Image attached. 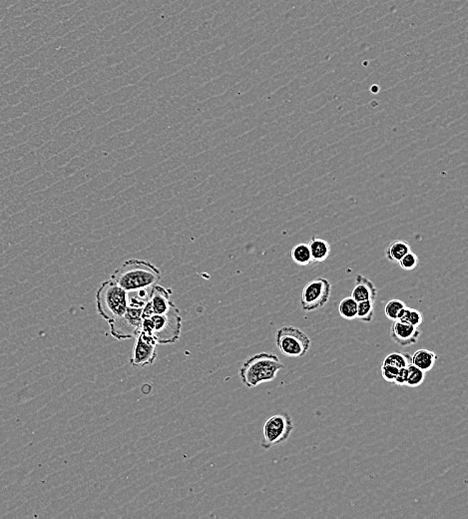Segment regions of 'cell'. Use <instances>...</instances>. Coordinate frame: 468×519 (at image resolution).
<instances>
[{
	"label": "cell",
	"mask_w": 468,
	"mask_h": 519,
	"mask_svg": "<svg viewBox=\"0 0 468 519\" xmlns=\"http://www.w3.org/2000/svg\"><path fill=\"white\" fill-rule=\"evenodd\" d=\"M161 278V272L150 262L129 260L117 269L111 276L115 283L127 293L149 289Z\"/></svg>",
	"instance_id": "6da1fadb"
},
{
	"label": "cell",
	"mask_w": 468,
	"mask_h": 519,
	"mask_svg": "<svg viewBox=\"0 0 468 519\" xmlns=\"http://www.w3.org/2000/svg\"><path fill=\"white\" fill-rule=\"evenodd\" d=\"M284 368V364L276 354L261 353L247 359L240 369L239 374L242 383L247 388L253 389L274 381L278 373Z\"/></svg>",
	"instance_id": "7a4b0ae2"
},
{
	"label": "cell",
	"mask_w": 468,
	"mask_h": 519,
	"mask_svg": "<svg viewBox=\"0 0 468 519\" xmlns=\"http://www.w3.org/2000/svg\"><path fill=\"white\" fill-rule=\"evenodd\" d=\"M400 369L397 368V366L382 364V368H380V371H382V378H384L385 381H389V383L395 384V379H397Z\"/></svg>",
	"instance_id": "cb8c5ba5"
},
{
	"label": "cell",
	"mask_w": 468,
	"mask_h": 519,
	"mask_svg": "<svg viewBox=\"0 0 468 519\" xmlns=\"http://www.w3.org/2000/svg\"><path fill=\"white\" fill-rule=\"evenodd\" d=\"M375 318V301H362L357 303V319L364 323H370Z\"/></svg>",
	"instance_id": "d6986e66"
},
{
	"label": "cell",
	"mask_w": 468,
	"mask_h": 519,
	"mask_svg": "<svg viewBox=\"0 0 468 519\" xmlns=\"http://www.w3.org/2000/svg\"><path fill=\"white\" fill-rule=\"evenodd\" d=\"M330 293H332V284L329 279L325 278L312 279L302 289V309L309 313L322 308L329 302Z\"/></svg>",
	"instance_id": "52a82bcc"
},
{
	"label": "cell",
	"mask_w": 468,
	"mask_h": 519,
	"mask_svg": "<svg viewBox=\"0 0 468 519\" xmlns=\"http://www.w3.org/2000/svg\"><path fill=\"white\" fill-rule=\"evenodd\" d=\"M412 251V247L407 243V242L402 241V240H397V241L392 242L387 247L385 254H387V258L392 262H400L405 255Z\"/></svg>",
	"instance_id": "9a60e30c"
},
{
	"label": "cell",
	"mask_w": 468,
	"mask_h": 519,
	"mask_svg": "<svg viewBox=\"0 0 468 519\" xmlns=\"http://www.w3.org/2000/svg\"><path fill=\"white\" fill-rule=\"evenodd\" d=\"M97 312L107 321L120 318L129 308V294L113 279L102 283L96 293Z\"/></svg>",
	"instance_id": "277c9868"
},
{
	"label": "cell",
	"mask_w": 468,
	"mask_h": 519,
	"mask_svg": "<svg viewBox=\"0 0 468 519\" xmlns=\"http://www.w3.org/2000/svg\"><path fill=\"white\" fill-rule=\"evenodd\" d=\"M312 262L322 263L329 258L330 254V245L327 240L314 237L309 243Z\"/></svg>",
	"instance_id": "5bb4252c"
},
{
	"label": "cell",
	"mask_w": 468,
	"mask_h": 519,
	"mask_svg": "<svg viewBox=\"0 0 468 519\" xmlns=\"http://www.w3.org/2000/svg\"><path fill=\"white\" fill-rule=\"evenodd\" d=\"M437 359H439V356L434 351L422 349L415 351L414 356H412V364L424 373H427L434 369Z\"/></svg>",
	"instance_id": "4fadbf2b"
},
{
	"label": "cell",
	"mask_w": 468,
	"mask_h": 519,
	"mask_svg": "<svg viewBox=\"0 0 468 519\" xmlns=\"http://www.w3.org/2000/svg\"><path fill=\"white\" fill-rule=\"evenodd\" d=\"M405 307V302L400 301V299H390L387 302L385 307V314L387 318L392 319V321H397V317Z\"/></svg>",
	"instance_id": "7402d4cb"
},
{
	"label": "cell",
	"mask_w": 468,
	"mask_h": 519,
	"mask_svg": "<svg viewBox=\"0 0 468 519\" xmlns=\"http://www.w3.org/2000/svg\"><path fill=\"white\" fill-rule=\"evenodd\" d=\"M181 329L182 318L174 306L167 313L143 318L140 331L153 338L158 344H172L180 339Z\"/></svg>",
	"instance_id": "3957f363"
},
{
	"label": "cell",
	"mask_w": 468,
	"mask_h": 519,
	"mask_svg": "<svg viewBox=\"0 0 468 519\" xmlns=\"http://www.w3.org/2000/svg\"><path fill=\"white\" fill-rule=\"evenodd\" d=\"M171 289L164 287L155 286L150 289L148 301L146 302L142 312V317L147 318L151 314H160L167 313L175 306L171 301Z\"/></svg>",
	"instance_id": "30bf717a"
},
{
	"label": "cell",
	"mask_w": 468,
	"mask_h": 519,
	"mask_svg": "<svg viewBox=\"0 0 468 519\" xmlns=\"http://www.w3.org/2000/svg\"><path fill=\"white\" fill-rule=\"evenodd\" d=\"M294 431L292 418L286 411L275 414L264 424L261 446L265 449L272 448L278 444L288 441Z\"/></svg>",
	"instance_id": "8992f818"
},
{
	"label": "cell",
	"mask_w": 468,
	"mask_h": 519,
	"mask_svg": "<svg viewBox=\"0 0 468 519\" xmlns=\"http://www.w3.org/2000/svg\"><path fill=\"white\" fill-rule=\"evenodd\" d=\"M291 256L292 261L299 266H309L312 263L309 244L300 243L292 247Z\"/></svg>",
	"instance_id": "2e32d148"
},
{
	"label": "cell",
	"mask_w": 468,
	"mask_h": 519,
	"mask_svg": "<svg viewBox=\"0 0 468 519\" xmlns=\"http://www.w3.org/2000/svg\"><path fill=\"white\" fill-rule=\"evenodd\" d=\"M142 312H143V308L129 306L123 316L109 322L111 336L119 341L135 338L141 329L142 319H143Z\"/></svg>",
	"instance_id": "ba28073f"
},
{
	"label": "cell",
	"mask_w": 468,
	"mask_h": 519,
	"mask_svg": "<svg viewBox=\"0 0 468 519\" xmlns=\"http://www.w3.org/2000/svg\"><path fill=\"white\" fill-rule=\"evenodd\" d=\"M135 339L136 341H135L133 353H132L130 363L134 368H144V366L153 364L157 358L158 344L156 341L141 331H139V333L135 336Z\"/></svg>",
	"instance_id": "9c48e42d"
},
{
	"label": "cell",
	"mask_w": 468,
	"mask_h": 519,
	"mask_svg": "<svg viewBox=\"0 0 468 519\" xmlns=\"http://www.w3.org/2000/svg\"><path fill=\"white\" fill-rule=\"evenodd\" d=\"M339 313L342 318L349 319V321L357 319V302L352 297L342 299L339 304Z\"/></svg>",
	"instance_id": "ac0fdd59"
},
{
	"label": "cell",
	"mask_w": 468,
	"mask_h": 519,
	"mask_svg": "<svg viewBox=\"0 0 468 519\" xmlns=\"http://www.w3.org/2000/svg\"><path fill=\"white\" fill-rule=\"evenodd\" d=\"M419 259L417 255L410 251L402 257L399 263L400 268L405 269V271H412L419 266Z\"/></svg>",
	"instance_id": "603a6c76"
},
{
	"label": "cell",
	"mask_w": 468,
	"mask_h": 519,
	"mask_svg": "<svg viewBox=\"0 0 468 519\" xmlns=\"http://www.w3.org/2000/svg\"><path fill=\"white\" fill-rule=\"evenodd\" d=\"M384 364L397 366L399 369H404L412 364V356L409 354L392 353L385 359Z\"/></svg>",
	"instance_id": "44dd1931"
},
{
	"label": "cell",
	"mask_w": 468,
	"mask_h": 519,
	"mask_svg": "<svg viewBox=\"0 0 468 519\" xmlns=\"http://www.w3.org/2000/svg\"><path fill=\"white\" fill-rule=\"evenodd\" d=\"M407 368L400 369L399 374H397V379H395V384L397 386H405L407 384Z\"/></svg>",
	"instance_id": "d4e9b609"
},
{
	"label": "cell",
	"mask_w": 468,
	"mask_h": 519,
	"mask_svg": "<svg viewBox=\"0 0 468 519\" xmlns=\"http://www.w3.org/2000/svg\"><path fill=\"white\" fill-rule=\"evenodd\" d=\"M422 331L419 327L404 323V322L394 321L392 329H390V336L394 339L395 344L405 348L417 344L419 341Z\"/></svg>",
	"instance_id": "8fae6325"
},
{
	"label": "cell",
	"mask_w": 468,
	"mask_h": 519,
	"mask_svg": "<svg viewBox=\"0 0 468 519\" xmlns=\"http://www.w3.org/2000/svg\"><path fill=\"white\" fill-rule=\"evenodd\" d=\"M350 297L355 299L357 303L362 301H375L377 297V289L374 282L359 274L355 277V286Z\"/></svg>",
	"instance_id": "7c38bea8"
},
{
	"label": "cell",
	"mask_w": 468,
	"mask_h": 519,
	"mask_svg": "<svg viewBox=\"0 0 468 519\" xmlns=\"http://www.w3.org/2000/svg\"><path fill=\"white\" fill-rule=\"evenodd\" d=\"M397 321L404 322V323L412 324V326L419 327L424 322V317H422V312H419V309L409 308V307L405 306L400 311L399 317H397Z\"/></svg>",
	"instance_id": "e0dca14e"
},
{
	"label": "cell",
	"mask_w": 468,
	"mask_h": 519,
	"mask_svg": "<svg viewBox=\"0 0 468 519\" xmlns=\"http://www.w3.org/2000/svg\"><path fill=\"white\" fill-rule=\"evenodd\" d=\"M277 348L288 358H302L311 349L312 341L306 333L296 327H283L275 336Z\"/></svg>",
	"instance_id": "5b68a950"
},
{
	"label": "cell",
	"mask_w": 468,
	"mask_h": 519,
	"mask_svg": "<svg viewBox=\"0 0 468 519\" xmlns=\"http://www.w3.org/2000/svg\"><path fill=\"white\" fill-rule=\"evenodd\" d=\"M425 379V373L422 369H417L414 364H410L407 366V384L410 388H417L424 384Z\"/></svg>",
	"instance_id": "ffe728a7"
}]
</instances>
